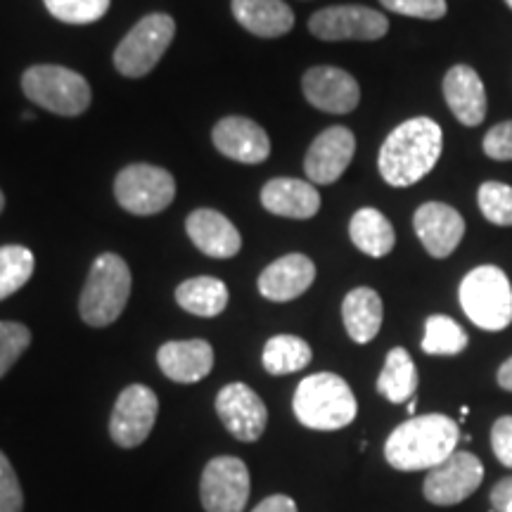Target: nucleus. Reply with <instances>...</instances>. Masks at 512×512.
Returning a JSON list of instances; mask_svg holds the SVG:
<instances>
[{
	"label": "nucleus",
	"mask_w": 512,
	"mask_h": 512,
	"mask_svg": "<svg viewBox=\"0 0 512 512\" xmlns=\"http://www.w3.org/2000/svg\"><path fill=\"white\" fill-rule=\"evenodd\" d=\"M3 207H5V197H3V192H0V211H3Z\"/></svg>",
	"instance_id": "79ce46f5"
},
{
	"label": "nucleus",
	"mask_w": 512,
	"mask_h": 512,
	"mask_svg": "<svg viewBox=\"0 0 512 512\" xmlns=\"http://www.w3.org/2000/svg\"><path fill=\"white\" fill-rule=\"evenodd\" d=\"M216 413L223 422V427L233 434L235 439L259 441L266 432L268 411L261 396L252 387L242 382H230L216 396Z\"/></svg>",
	"instance_id": "ddd939ff"
},
{
	"label": "nucleus",
	"mask_w": 512,
	"mask_h": 512,
	"mask_svg": "<svg viewBox=\"0 0 512 512\" xmlns=\"http://www.w3.org/2000/svg\"><path fill=\"white\" fill-rule=\"evenodd\" d=\"M192 245L211 259H230L242 249L238 228L216 209H195L185 221Z\"/></svg>",
	"instance_id": "aec40b11"
},
{
	"label": "nucleus",
	"mask_w": 512,
	"mask_h": 512,
	"mask_svg": "<svg viewBox=\"0 0 512 512\" xmlns=\"http://www.w3.org/2000/svg\"><path fill=\"white\" fill-rule=\"evenodd\" d=\"M503 512H512V501L508 503V505H505V510Z\"/></svg>",
	"instance_id": "37998d69"
},
{
	"label": "nucleus",
	"mask_w": 512,
	"mask_h": 512,
	"mask_svg": "<svg viewBox=\"0 0 512 512\" xmlns=\"http://www.w3.org/2000/svg\"><path fill=\"white\" fill-rule=\"evenodd\" d=\"M458 297L465 316L477 328L498 332L512 323V285L498 266H479L467 273Z\"/></svg>",
	"instance_id": "39448f33"
},
{
	"label": "nucleus",
	"mask_w": 512,
	"mask_h": 512,
	"mask_svg": "<svg viewBox=\"0 0 512 512\" xmlns=\"http://www.w3.org/2000/svg\"><path fill=\"white\" fill-rule=\"evenodd\" d=\"M174 36V17L164 15V12L143 17L136 27L121 38L117 50H114V67H117L119 74L131 76V79L147 76L169 50Z\"/></svg>",
	"instance_id": "0eeeda50"
},
{
	"label": "nucleus",
	"mask_w": 512,
	"mask_h": 512,
	"mask_svg": "<svg viewBox=\"0 0 512 512\" xmlns=\"http://www.w3.org/2000/svg\"><path fill=\"white\" fill-rule=\"evenodd\" d=\"M356 152V138L347 126H330L313 140L304 159L311 183L332 185L349 169Z\"/></svg>",
	"instance_id": "4468645a"
},
{
	"label": "nucleus",
	"mask_w": 512,
	"mask_h": 512,
	"mask_svg": "<svg viewBox=\"0 0 512 512\" xmlns=\"http://www.w3.org/2000/svg\"><path fill=\"white\" fill-rule=\"evenodd\" d=\"M261 204L275 216L306 221L318 214L320 195L313 183L299 178H273L261 190Z\"/></svg>",
	"instance_id": "4be33fe9"
},
{
	"label": "nucleus",
	"mask_w": 512,
	"mask_h": 512,
	"mask_svg": "<svg viewBox=\"0 0 512 512\" xmlns=\"http://www.w3.org/2000/svg\"><path fill=\"white\" fill-rule=\"evenodd\" d=\"M176 302L183 311L192 316L214 318L221 316L228 306V287L223 280L202 275V278H190L178 285Z\"/></svg>",
	"instance_id": "a878e982"
},
{
	"label": "nucleus",
	"mask_w": 512,
	"mask_h": 512,
	"mask_svg": "<svg viewBox=\"0 0 512 512\" xmlns=\"http://www.w3.org/2000/svg\"><path fill=\"white\" fill-rule=\"evenodd\" d=\"M415 389H418V368L411 354L403 347L392 349L377 377V392L392 403H406L415 396Z\"/></svg>",
	"instance_id": "bb28decb"
},
{
	"label": "nucleus",
	"mask_w": 512,
	"mask_h": 512,
	"mask_svg": "<svg viewBox=\"0 0 512 512\" xmlns=\"http://www.w3.org/2000/svg\"><path fill=\"white\" fill-rule=\"evenodd\" d=\"M477 204L486 221L503 228L512 226V185L501 181L482 183L477 192Z\"/></svg>",
	"instance_id": "7c9ffc66"
},
{
	"label": "nucleus",
	"mask_w": 512,
	"mask_h": 512,
	"mask_svg": "<svg viewBox=\"0 0 512 512\" xmlns=\"http://www.w3.org/2000/svg\"><path fill=\"white\" fill-rule=\"evenodd\" d=\"M159 399L145 384H131L112 408L110 437L121 448H136L150 437L157 422Z\"/></svg>",
	"instance_id": "f8f14e48"
},
{
	"label": "nucleus",
	"mask_w": 512,
	"mask_h": 512,
	"mask_svg": "<svg viewBox=\"0 0 512 512\" xmlns=\"http://www.w3.org/2000/svg\"><path fill=\"white\" fill-rule=\"evenodd\" d=\"M496 380H498V387L505 389V392H512V356L503 363L501 368H498Z\"/></svg>",
	"instance_id": "ea45409f"
},
{
	"label": "nucleus",
	"mask_w": 512,
	"mask_h": 512,
	"mask_svg": "<svg viewBox=\"0 0 512 512\" xmlns=\"http://www.w3.org/2000/svg\"><path fill=\"white\" fill-rule=\"evenodd\" d=\"M448 110L463 126H479L486 119V91L479 74L467 64L451 67L441 83Z\"/></svg>",
	"instance_id": "6ab92c4d"
},
{
	"label": "nucleus",
	"mask_w": 512,
	"mask_h": 512,
	"mask_svg": "<svg viewBox=\"0 0 512 512\" xmlns=\"http://www.w3.org/2000/svg\"><path fill=\"white\" fill-rule=\"evenodd\" d=\"M413 228L422 247L434 259H446L453 254L465 235V219L458 209L444 202H425L413 216Z\"/></svg>",
	"instance_id": "dca6fc26"
},
{
	"label": "nucleus",
	"mask_w": 512,
	"mask_h": 512,
	"mask_svg": "<svg viewBox=\"0 0 512 512\" xmlns=\"http://www.w3.org/2000/svg\"><path fill=\"white\" fill-rule=\"evenodd\" d=\"M216 150L240 164H261L271 155V140L256 121L247 117H226L214 126Z\"/></svg>",
	"instance_id": "f3484780"
},
{
	"label": "nucleus",
	"mask_w": 512,
	"mask_h": 512,
	"mask_svg": "<svg viewBox=\"0 0 512 512\" xmlns=\"http://www.w3.org/2000/svg\"><path fill=\"white\" fill-rule=\"evenodd\" d=\"M233 15L242 29L261 38L285 36L294 27V12L283 0H233Z\"/></svg>",
	"instance_id": "5701e85b"
},
{
	"label": "nucleus",
	"mask_w": 512,
	"mask_h": 512,
	"mask_svg": "<svg viewBox=\"0 0 512 512\" xmlns=\"http://www.w3.org/2000/svg\"><path fill=\"white\" fill-rule=\"evenodd\" d=\"M467 349V332L448 316H430L425 323L422 351L430 356H458Z\"/></svg>",
	"instance_id": "c85d7f7f"
},
{
	"label": "nucleus",
	"mask_w": 512,
	"mask_h": 512,
	"mask_svg": "<svg viewBox=\"0 0 512 512\" xmlns=\"http://www.w3.org/2000/svg\"><path fill=\"white\" fill-rule=\"evenodd\" d=\"M491 448L496 458L512 470V415H503L491 427Z\"/></svg>",
	"instance_id": "e433bc0d"
},
{
	"label": "nucleus",
	"mask_w": 512,
	"mask_h": 512,
	"mask_svg": "<svg viewBox=\"0 0 512 512\" xmlns=\"http://www.w3.org/2000/svg\"><path fill=\"white\" fill-rule=\"evenodd\" d=\"M415 406H418V403H415V399L408 401V413H415Z\"/></svg>",
	"instance_id": "a19ab883"
},
{
	"label": "nucleus",
	"mask_w": 512,
	"mask_h": 512,
	"mask_svg": "<svg viewBox=\"0 0 512 512\" xmlns=\"http://www.w3.org/2000/svg\"><path fill=\"white\" fill-rule=\"evenodd\" d=\"M382 299L380 294L370 287H356L344 297L342 304V320L349 337L356 344H368L377 337L382 328Z\"/></svg>",
	"instance_id": "b1692460"
},
{
	"label": "nucleus",
	"mask_w": 512,
	"mask_h": 512,
	"mask_svg": "<svg viewBox=\"0 0 512 512\" xmlns=\"http://www.w3.org/2000/svg\"><path fill=\"white\" fill-rule=\"evenodd\" d=\"M320 41H377L389 31V19L366 5H332L309 19Z\"/></svg>",
	"instance_id": "9b49d317"
},
{
	"label": "nucleus",
	"mask_w": 512,
	"mask_h": 512,
	"mask_svg": "<svg viewBox=\"0 0 512 512\" xmlns=\"http://www.w3.org/2000/svg\"><path fill=\"white\" fill-rule=\"evenodd\" d=\"M22 91L34 105L60 114L79 117L91 105V86L79 72L57 64H36L22 76Z\"/></svg>",
	"instance_id": "423d86ee"
},
{
	"label": "nucleus",
	"mask_w": 512,
	"mask_h": 512,
	"mask_svg": "<svg viewBox=\"0 0 512 512\" xmlns=\"http://www.w3.org/2000/svg\"><path fill=\"white\" fill-rule=\"evenodd\" d=\"M34 254L22 245L0 247V302L22 290L34 275Z\"/></svg>",
	"instance_id": "c756f323"
},
{
	"label": "nucleus",
	"mask_w": 512,
	"mask_h": 512,
	"mask_svg": "<svg viewBox=\"0 0 512 512\" xmlns=\"http://www.w3.org/2000/svg\"><path fill=\"white\" fill-rule=\"evenodd\" d=\"M131 297V268L117 254H100L81 290L79 313L91 328H107L124 313Z\"/></svg>",
	"instance_id": "20e7f679"
},
{
	"label": "nucleus",
	"mask_w": 512,
	"mask_h": 512,
	"mask_svg": "<svg viewBox=\"0 0 512 512\" xmlns=\"http://www.w3.org/2000/svg\"><path fill=\"white\" fill-rule=\"evenodd\" d=\"M484 482V465L470 451L451 453L444 463L427 472L422 494L432 505H458L470 498Z\"/></svg>",
	"instance_id": "9d476101"
},
{
	"label": "nucleus",
	"mask_w": 512,
	"mask_h": 512,
	"mask_svg": "<svg viewBox=\"0 0 512 512\" xmlns=\"http://www.w3.org/2000/svg\"><path fill=\"white\" fill-rule=\"evenodd\" d=\"M157 363L169 380L195 384L204 380L214 368V349L207 339H185V342H166L157 351Z\"/></svg>",
	"instance_id": "412c9836"
},
{
	"label": "nucleus",
	"mask_w": 512,
	"mask_h": 512,
	"mask_svg": "<svg viewBox=\"0 0 512 512\" xmlns=\"http://www.w3.org/2000/svg\"><path fill=\"white\" fill-rule=\"evenodd\" d=\"M349 238L363 254L373 256V259L387 256L396 245L392 221H389L382 211H377L373 207L358 209L356 214L351 216Z\"/></svg>",
	"instance_id": "393cba45"
},
{
	"label": "nucleus",
	"mask_w": 512,
	"mask_h": 512,
	"mask_svg": "<svg viewBox=\"0 0 512 512\" xmlns=\"http://www.w3.org/2000/svg\"><path fill=\"white\" fill-rule=\"evenodd\" d=\"M444 147V131L434 119L415 117L403 121L382 143L377 166L384 181L394 188L418 183L437 166Z\"/></svg>",
	"instance_id": "f257e3e1"
},
{
	"label": "nucleus",
	"mask_w": 512,
	"mask_h": 512,
	"mask_svg": "<svg viewBox=\"0 0 512 512\" xmlns=\"http://www.w3.org/2000/svg\"><path fill=\"white\" fill-rule=\"evenodd\" d=\"M292 408L304 427L318 432H335L356 420L358 403L344 377L316 373L304 377L294 392Z\"/></svg>",
	"instance_id": "7ed1b4c3"
},
{
	"label": "nucleus",
	"mask_w": 512,
	"mask_h": 512,
	"mask_svg": "<svg viewBox=\"0 0 512 512\" xmlns=\"http://www.w3.org/2000/svg\"><path fill=\"white\" fill-rule=\"evenodd\" d=\"M24 510V491L19 484L17 472L12 463L0 451V512H22Z\"/></svg>",
	"instance_id": "72a5a7b5"
},
{
	"label": "nucleus",
	"mask_w": 512,
	"mask_h": 512,
	"mask_svg": "<svg viewBox=\"0 0 512 512\" xmlns=\"http://www.w3.org/2000/svg\"><path fill=\"white\" fill-rule=\"evenodd\" d=\"M316 280V264L306 254H287L259 275V292L268 302H292Z\"/></svg>",
	"instance_id": "a211bd4d"
},
{
	"label": "nucleus",
	"mask_w": 512,
	"mask_h": 512,
	"mask_svg": "<svg viewBox=\"0 0 512 512\" xmlns=\"http://www.w3.org/2000/svg\"><path fill=\"white\" fill-rule=\"evenodd\" d=\"M114 197L131 214L152 216L174 202L176 181L169 171L159 166L131 164L119 171L114 181Z\"/></svg>",
	"instance_id": "6e6552de"
},
{
	"label": "nucleus",
	"mask_w": 512,
	"mask_h": 512,
	"mask_svg": "<svg viewBox=\"0 0 512 512\" xmlns=\"http://www.w3.org/2000/svg\"><path fill=\"white\" fill-rule=\"evenodd\" d=\"M311 358L313 351L309 347V342H304L302 337L275 335L266 342L261 363H264L266 373L290 375L309 366Z\"/></svg>",
	"instance_id": "cd10ccee"
},
{
	"label": "nucleus",
	"mask_w": 512,
	"mask_h": 512,
	"mask_svg": "<svg viewBox=\"0 0 512 512\" xmlns=\"http://www.w3.org/2000/svg\"><path fill=\"white\" fill-rule=\"evenodd\" d=\"M505 3H508V8L512 10V0H505Z\"/></svg>",
	"instance_id": "c03bdc74"
},
{
	"label": "nucleus",
	"mask_w": 512,
	"mask_h": 512,
	"mask_svg": "<svg viewBox=\"0 0 512 512\" xmlns=\"http://www.w3.org/2000/svg\"><path fill=\"white\" fill-rule=\"evenodd\" d=\"M387 10L396 12L403 17H415V19H441L446 15L448 5L446 0H380Z\"/></svg>",
	"instance_id": "f704fd0d"
},
{
	"label": "nucleus",
	"mask_w": 512,
	"mask_h": 512,
	"mask_svg": "<svg viewBox=\"0 0 512 512\" xmlns=\"http://www.w3.org/2000/svg\"><path fill=\"white\" fill-rule=\"evenodd\" d=\"M512 501V477H505L491 489V505L496 512H503L505 505Z\"/></svg>",
	"instance_id": "58836bf2"
},
{
	"label": "nucleus",
	"mask_w": 512,
	"mask_h": 512,
	"mask_svg": "<svg viewBox=\"0 0 512 512\" xmlns=\"http://www.w3.org/2000/svg\"><path fill=\"white\" fill-rule=\"evenodd\" d=\"M252 479L245 460L235 456L211 458L202 472L200 498L207 512H242L249 501Z\"/></svg>",
	"instance_id": "1a4fd4ad"
},
{
	"label": "nucleus",
	"mask_w": 512,
	"mask_h": 512,
	"mask_svg": "<svg viewBox=\"0 0 512 512\" xmlns=\"http://www.w3.org/2000/svg\"><path fill=\"white\" fill-rule=\"evenodd\" d=\"M252 512H299V510H297V503H294L290 496L275 494V496L264 498V501L256 505Z\"/></svg>",
	"instance_id": "4c0bfd02"
},
{
	"label": "nucleus",
	"mask_w": 512,
	"mask_h": 512,
	"mask_svg": "<svg viewBox=\"0 0 512 512\" xmlns=\"http://www.w3.org/2000/svg\"><path fill=\"white\" fill-rule=\"evenodd\" d=\"M302 91L316 110L328 114H349L361 102L358 81L339 67H311L302 79Z\"/></svg>",
	"instance_id": "2eb2a0df"
},
{
	"label": "nucleus",
	"mask_w": 512,
	"mask_h": 512,
	"mask_svg": "<svg viewBox=\"0 0 512 512\" xmlns=\"http://www.w3.org/2000/svg\"><path fill=\"white\" fill-rule=\"evenodd\" d=\"M458 425L448 415L430 413L406 420L389 434L384 458L399 472L432 470L456 453Z\"/></svg>",
	"instance_id": "f03ea898"
},
{
	"label": "nucleus",
	"mask_w": 512,
	"mask_h": 512,
	"mask_svg": "<svg viewBox=\"0 0 512 512\" xmlns=\"http://www.w3.org/2000/svg\"><path fill=\"white\" fill-rule=\"evenodd\" d=\"M484 155L496 162H512V121H501L486 131Z\"/></svg>",
	"instance_id": "c9c22d12"
},
{
	"label": "nucleus",
	"mask_w": 512,
	"mask_h": 512,
	"mask_svg": "<svg viewBox=\"0 0 512 512\" xmlns=\"http://www.w3.org/2000/svg\"><path fill=\"white\" fill-rule=\"evenodd\" d=\"M50 15L64 24H93L107 15L112 0H43Z\"/></svg>",
	"instance_id": "2f4dec72"
},
{
	"label": "nucleus",
	"mask_w": 512,
	"mask_h": 512,
	"mask_svg": "<svg viewBox=\"0 0 512 512\" xmlns=\"http://www.w3.org/2000/svg\"><path fill=\"white\" fill-rule=\"evenodd\" d=\"M31 330L22 323L0 320V377L10 373V368L19 361V356L29 349Z\"/></svg>",
	"instance_id": "473e14b6"
}]
</instances>
